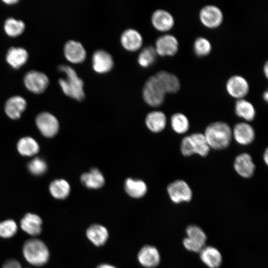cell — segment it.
Masks as SVG:
<instances>
[{"instance_id":"cell-25","label":"cell","mask_w":268,"mask_h":268,"mask_svg":"<svg viewBox=\"0 0 268 268\" xmlns=\"http://www.w3.org/2000/svg\"><path fill=\"white\" fill-rule=\"evenodd\" d=\"M145 123L148 128L152 132L158 133L165 128L167 119L164 113L159 111L150 112L146 116Z\"/></svg>"},{"instance_id":"cell-31","label":"cell","mask_w":268,"mask_h":268,"mask_svg":"<svg viewBox=\"0 0 268 268\" xmlns=\"http://www.w3.org/2000/svg\"><path fill=\"white\" fill-rule=\"evenodd\" d=\"M157 55L154 47L151 45L146 46L141 49L138 54V63L142 67H147L154 63Z\"/></svg>"},{"instance_id":"cell-17","label":"cell","mask_w":268,"mask_h":268,"mask_svg":"<svg viewBox=\"0 0 268 268\" xmlns=\"http://www.w3.org/2000/svg\"><path fill=\"white\" fill-rule=\"evenodd\" d=\"M151 22L154 27L160 31H167L172 28L174 25V18L168 11L158 9L152 14Z\"/></svg>"},{"instance_id":"cell-6","label":"cell","mask_w":268,"mask_h":268,"mask_svg":"<svg viewBox=\"0 0 268 268\" xmlns=\"http://www.w3.org/2000/svg\"><path fill=\"white\" fill-rule=\"evenodd\" d=\"M170 199L175 203L190 201L192 198V191L189 185L184 180H178L167 187Z\"/></svg>"},{"instance_id":"cell-14","label":"cell","mask_w":268,"mask_h":268,"mask_svg":"<svg viewBox=\"0 0 268 268\" xmlns=\"http://www.w3.org/2000/svg\"><path fill=\"white\" fill-rule=\"evenodd\" d=\"M64 52L66 59L73 63H80L86 57V51L83 45L73 40H68L65 43Z\"/></svg>"},{"instance_id":"cell-9","label":"cell","mask_w":268,"mask_h":268,"mask_svg":"<svg viewBox=\"0 0 268 268\" xmlns=\"http://www.w3.org/2000/svg\"><path fill=\"white\" fill-rule=\"evenodd\" d=\"M139 265L144 268H154L160 262V255L158 249L150 245L143 246L137 254Z\"/></svg>"},{"instance_id":"cell-7","label":"cell","mask_w":268,"mask_h":268,"mask_svg":"<svg viewBox=\"0 0 268 268\" xmlns=\"http://www.w3.org/2000/svg\"><path fill=\"white\" fill-rule=\"evenodd\" d=\"M49 83L48 76L44 73L35 70H29L24 76V83L30 91L40 93L43 92Z\"/></svg>"},{"instance_id":"cell-26","label":"cell","mask_w":268,"mask_h":268,"mask_svg":"<svg viewBox=\"0 0 268 268\" xmlns=\"http://www.w3.org/2000/svg\"><path fill=\"white\" fill-rule=\"evenodd\" d=\"M125 189L128 195L134 199L142 198L147 192V186L144 182L132 178L126 180Z\"/></svg>"},{"instance_id":"cell-34","label":"cell","mask_w":268,"mask_h":268,"mask_svg":"<svg viewBox=\"0 0 268 268\" xmlns=\"http://www.w3.org/2000/svg\"><path fill=\"white\" fill-rule=\"evenodd\" d=\"M211 48L210 42L205 38L200 37L194 41V51L198 57H202L207 56L210 53Z\"/></svg>"},{"instance_id":"cell-29","label":"cell","mask_w":268,"mask_h":268,"mask_svg":"<svg viewBox=\"0 0 268 268\" xmlns=\"http://www.w3.org/2000/svg\"><path fill=\"white\" fill-rule=\"evenodd\" d=\"M189 136L194 154L202 157L206 156L210 150V147L204 134L198 133Z\"/></svg>"},{"instance_id":"cell-28","label":"cell","mask_w":268,"mask_h":268,"mask_svg":"<svg viewBox=\"0 0 268 268\" xmlns=\"http://www.w3.org/2000/svg\"><path fill=\"white\" fill-rule=\"evenodd\" d=\"M17 148L21 155L32 156L39 152V145L34 138L26 136L19 140L17 144Z\"/></svg>"},{"instance_id":"cell-13","label":"cell","mask_w":268,"mask_h":268,"mask_svg":"<svg viewBox=\"0 0 268 268\" xmlns=\"http://www.w3.org/2000/svg\"><path fill=\"white\" fill-rule=\"evenodd\" d=\"M92 65L94 71L103 73L109 71L113 67L112 55L103 49L95 51L92 56Z\"/></svg>"},{"instance_id":"cell-30","label":"cell","mask_w":268,"mask_h":268,"mask_svg":"<svg viewBox=\"0 0 268 268\" xmlns=\"http://www.w3.org/2000/svg\"><path fill=\"white\" fill-rule=\"evenodd\" d=\"M51 195L56 199L64 200L70 193V188L68 182L64 179H57L52 181L49 186Z\"/></svg>"},{"instance_id":"cell-40","label":"cell","mask_w":268,"mask_h":268,"mask_svg":"<svg viewBox=\"0 0 268 268\" xmlns=\"http://www.w3.org/2000/svg\"><path fill=\"white\" fill-rule=\"evenodd\" d=\"M95 268H117L115 266L107 263L99 264Z\"/></svg>"},{"instance_id":"cell-1","label":"cell","mask_w":268,"mask_h":268,"mask_svg":"<svg viewBox=\"0 0 268 268\" xmlns=\"http://www.w3.org/2000/svg\"><path fill=\"white\" fill-rule=\"evenodd\" d=\"M58 69L66 75L65 78L59 79V84L64 93L77 100H83L85 97L84 83L75 70L70 66L64 64L59 66Z\"/></svg>"},{"instance_id":"cell-12","label":"cell","mask_w":268,"mask_h":268,"mask_svg":"<svg viewBox=\"0 0 268 268\" xmlns=\"http://www.w3.org/2000/svg\"><path fill=\"white\" fill-rule=\"evenodd\" d=\"M85 235L91 243L99 247L106 244L110 235L109 230L106 226L99 223H94L87 227Z\"/></svg>"},{"instance_id":"cell-41","label":"cell","mask_w":268,"mask_h":268,"mask_svg":"<svg viewBox=\"0 0 268 268\" xmlns=\"http://www.w3.org/2000/svg\"><path fill=\"white\" fill-rule=\"evenodd\" d=\"M264 160L266 164L268 163V150L266 149L264 154Z\"/></svg>"},{"instance_id":"cell-16","label":"cell","mask_w":268,"mask_h":268,"mask_svg":"<svg viewBox=\"0 0 268 268\" xmlns=\"http://www.w3.org/2000/svg\"><path fill=\"white\" fill-rule=\"evenodd\" d=\"M236 172L245 178L251 177L255 170V165L250 154L243 153L238 155L234 162Z\"/></svg>"},{"instance_id":"cell-21","label":"cell","mask_w":268,"mask_h":268,"mask_svg":"<svg viewBox=\"0 0 268 268\" xmlns=\"http://www.w3.org/2000/svg\"><path fill=\"white\" fill-rule=\"evenodd\" d=\"M26 107V101L20 96H14L6 102L4 110L6 115L11 119H18Z\"/></svg>"},{"instance_id":"cell-27","label":"cell","mask_w":268,"mask_h":268,"mask_svg":"<svg viewBox=\"0 0 268 268\" xmlns=\"http://www.w3.org/2000/svg\"><path fill=\"white\" fill-rule=\"evenodd\" d=\"M235 112L238 117L247 121H253L256 116V110L253 104L243 98L236 101Z\"/></svg>"},{"instance_id":"cell-23","label":"cell","mask_w":268,"mask_h":268,"mask_svg":"<svg viewBox=\"0 0 268 268\" xmlns=\"http://www.w3.org/2000/svg\"><path fill=\"white\" fill-rule=\"evenodd\" d=\"M80 180L82 184L89 189H99L105 184L103 174L96 168L92 169L89 172L83 174Z\"/></svg>"},{"instance_id":"cell-42","label":"cell","mask_w":268,"mask_h":268,"mask_svg":"<svg viewBox=\"0 0 268 268\" xmlns=\"http://www.w3.org/2000/svg\"><path fill=\"white\" fill-rule=\"evenodd\" d=\"M264 73H265V76L268 77V62H266V63L265 64L264 67Z\"/></svg>"},{"instance_id":"cell-4","label":"cell","mask_w":268,"mask_h":268,"mask_svg":"<svg viewBox=\"0 0 268 268\" xmlns=\"http://www.w3.org/2000/svg\"><path fill=\"white\" fill-rule=\"evenodd\" d=\"M166 92L155 75L150 76L145 81L142 89L144 101L149 105L158 107L164 101Z\"/></svg>"},{"instance_id":"cell-44","label":"cell","mask_w":268,"mask_h":268,"mask_svg":"<svg viewBox=\"0 0 268 268\" xmlns=\"http://www.w3.org/2000/svg\"><path fill=\"white\" fill-rule=\"evenodd\" d=\"M263 99L264 100H265L266 102H268V92L267 90L265 91L263 94Z\"/></svg>"},{"instance_id":"cell-24","label":"cell","mask_w":268,"mask_h":268,"mask_svg":"<svg viewBox=\"0 0 268 268\" xmlns=\"http://www.w3.org/2000/svg\"><path fill=\"white\" fill-rule=\"evenodd\" d=\"M201 261L210 268H217L222 262L220 253L216 248L208 246L203 247L200 251Z\"/></svg>"},{"instance_id":"cell-5","label":"cell","mask_w":268,"mask_h":268,"mask_svg":"<svg viewBox=\"0 0 268 268\" xmlns=\"http://www.w3.org/2000/svg\"><path fill=\"white\" fill-rule=\"evenodd\" d=\"M35 122L40 132L46 137H54L59 131V124L57 119L49 112H44L39 114Z\"/></svg>"},{"instance_id":"cell-3","label":"cell","mask_w":268,"mask_h":268,"mask_svg":"<svg viewBox=\"0 0 268 268\" xmlns=\"http://www.w3.org/2000/svg\"><path fill=\"white\" fill-rule=\"evenodd\" d=\"M23 256L26 261L34 266L41 267L49 261L50 252L42 240L32 238L26 240L22 247Z\"/></svg>"},{"instance_id":"cell-19","label":"cell","mask_w":268,"mask_h":268,"mask_svg":"<svg viewBox=\"0 0 268 268\" xmlns=\"http://www.w3.org/2000/svg\"><path fill=\"white\" fill-rule=\"evenodd\" d=\"M120 40L123 47L130 51L137 50L141 47L143 43L141 34L133 28L125 30L121 36Z\"/></svg>"},{"instance_id":"cell-33","label":"cell","mask_w":268,"mask_h":268,"mask_svg":"<svg viewBox=\"0 0 268 268\" xmlns=\"http://www.w3.org/2000/svg\"><path fill=\"white\" fill-rule=\"evenodd\" d=\"M25 23L21 20L13 17L7 18L4 23V29L6 33L12 37L21 34L25 29Z\"/></svg>"},{"instance_id":"cell-20","label":"cell","mask_w":268,"mask_h":268,"mask_svg":"<svg viewBox=\"0 0 268 268\" xmlns=\"http://www.w3.org/2000/svg\"><path fill=\"white\" fill-rule=\"evenodd\" d=\"M155 75L166 93H175L179 90L180 82L175 74L165 70H160Z\"/></svg>"},{"instance_id":"cell-36","label":"cell","mask_w":268,"mask_h":268,"mask_svg":"<svg viewBox=\"0 0 268 268\" xmlns=\"http://www.w3.org/2000/svg\"><path fill=\"white\" fill-rule=\"evenodd\" d=\"M47 164L43 159L37 157L31 160L28 164L29 171L35 176H41L45 174L47 169Z\"/></svg>"},{"instance_id":"cell-2","label":"cell","mask_w":268,"mask_h":268,"mask_svg":"<svg viewBox=\"0 0 268 268\" xmlns=\"http://www.w3.org/2000/svg\"><path fill=\"white\" fill-rule=\"evenodd\" d=\"M204 135L210 148L220 150L229 146L232 137V132L226 123L215 122L206 128Z\"/></svg>"},{"instance_id":"cell-18","label":"cell","mask_w":268,"mask_h":268,"mask_svg":"<svg viewBox=\"0 0 268 268\" xmlns=\"http://www.w3.org/2000/svg\"><path fill=\"white\" fill-rule=\"evenodd\" d=\"M42 223V220L39 216L34 213H28L21 219L20 225L25 232L36 236L41 233Z\"/></svg>"},{"instance_id":"cell-22","label":"cell","mask_w":268,"mask_h":268,"mask_svg":"<svg viewBox=\"0 0 268 268\" xmlns=\"http://www.w3.org/2000/svg\"><path fill=\"white\" fill-rule=\"evenodd\" d=\"M28 54L22 47H11L6 54V60L12 67L18 68L24 65L27 60Z\"/></svg>"},{"instance_id":"cell-43","label":"cell","mask_w":268,"mask_h":268,"mask_svg":"<svg viewBox=\"0 0 268 268\" xmlns=\"http://www.w3.org/2000/svg\"><path fill=\"white\" fill-rule=\"evenodd\" d=\"M3 1L7 4H13V3H16L18 1V0H3Z\"/></svg>"},{"instance_id":"cell-37","label":"cell","mask_w":268,"mask_h":268,"mask_svg":"<svg viewBox=\"0 0 268 268\" xmlns=\"http://www.w3.org/2000/svg\"><path fill=\"white\" fill-rule=\"evenodd\" d=\"M17 225L12 219H7L0 222V237L10 238L15 235Z\"/></svg>"},{"instance_id":"cell-39","label":"cell","mask_w":268,"mask_h":268,"mask_svg":"<svg viewBox=\"0 0 268 268\" xmlns=\"http://www.w3.org/2000/svg\"><path fill=\"white\" fill-rule=\"evenodd\" d=\"M2 268H22V267L18 261L10 259L3 263Z\"/></svg>"},{"instance_id":"cell-8","label":"cell","mask_w":268,"mask_h":268,"mask_svg":"<svg viewBox=\"0 0 268 268\" xmlns=\"http://www.w3.org/2000/svg\"><path fill=\"white\" fill-rule=\"evenodd\" d=\"M199 17L201 23L209 28L219 26L223 20V14L221 9L214 5H206L200 10Z\"/></svg>"},{"instance_id":"cell-38","label":"cell","mask_w":268,"mask_h":268,"mask_svg":"<svg viewBox=\"0 0 268 268\" xmlns=\"http://www.w3.org/2000/svg\"><path fill=\"white\" fill-rule=\"evenodd\" d=\"M180 148L182 154L185 156L194 154L190 136H186L183 138Z\"/></svg>"},{"instance_id":"cell-11","label":"cell","mask_w":268,"mask_h":268,"mask_svg":"<svg viewBox=\"0 0 268 268\" xmlns=\"http://www.w3.org/2000/svg\"><path fill=\"white\" fill-rule=\"evenodd\" d=\"M226 89L231 96L237 99H243L249 91V85L244 77L235 75L228 79Z\"/></svg>"},{"instance_id":"cell-15","label":"cell","mask_w":268,"mask_h":268,"mask_svg":"<svg viewBox=\"0 0 268 268\" xmlns=\"http://www.w3.org/2000/svg\"><path fill=\"white\" fill-rule=\"evenodd\" d=\"M232 132V136L235 141L241 145L249 144L255 139V131L253 128L247 123L237 124Z\"/></svg>"},{"instance_id":"cell-10","label":"cell","mask_w":268,"mask_h":268,"mask_svg":"<svg viewBox=\"0 0 268 268\" xmlns=\"http://www.w3.org/2000/svg\"><path fill=\"white\" fill-rule=\"evenodd\" d=\"M154 48L157 54L161 56H173L178 52L179 42L173 35L166 34L156 40Z\"/></svg>"},{"instance_id":"cell-32","label":"cell","mask_w":268,"mask_h":268,"mask_svg":"<svg viewBox=\"0 0 268 268\" xmlns=\"http://www.w3.org/2000/svg\"><path fill=\"white\" fill-rule=\"evenodd\" d=\"M171 125L173 131L179 134L186 133L190 127L188 119L181 113H175L172 116Z\"/></svg>"},{"instance_id":"cell-35","label":"cell","mask_w":268,"mask_h":268,"mask_svg":"<svg viewBox=\"0 0 268 268\" xmlns=\"http://www.w3.org/2000/svg\"><path fill=\"white\" fill-rule=\"evenodd\" d=\"M188 238L191 241L204 247L206 236L199 227L196 225L189 226L186 230Z\"/></svg>"}]
</instances>
